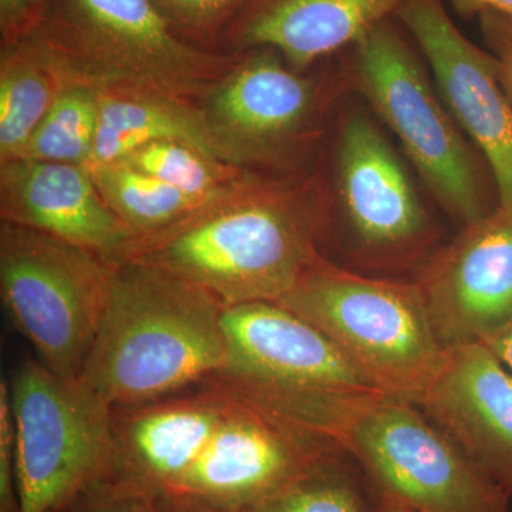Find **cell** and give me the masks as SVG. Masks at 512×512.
Masks as SVG:
<instances>
[{"instance_id": "cell-15", "label": "cell", "mask_w": 512, "mask_h": 512, "mask_svg": "<svg viewBox=\"0 0 512 512\" xmlns=\"http://www.w3.org/2000/svg\"><path fill=\"white\" fill-rule=\"evenodd\" d=\"M417 406L512 498V373L484 343L447 348Z\"/></svg>"}, {"instance_id": "cell-17", "label": "cell", "mask_w": 512, "mask_h": 512, "mask_svg": "<svg viewBox=\"0 0 512 512\" xmlns=\"http://www.w3.org/2000/svg\"><path fill=\"white\" fill-rule=\"evenodd\" d=\"M111 412L121 471L156 495L171 493L197 463L220 426L229 397L208 384Z\"/></svg>"}, {"instance_id": "cell-9", "label": "cell", "mask_w": 512, "mask_h": 512, "mask_svg": "<svg viewBox=\"0 0 512 512\" xmlns=\"http://www.w3.org/2000/svg\"><path fill=\"white\" fill-rule=\"evenodd\" d=\"M218 390L229 397L224 419L197 463L171 493L163 495L237 512L284 490L320 464L348 454L258 403Z\"/></svg>"}, {"instance_id": "cell-30", "label": "cell", "mask_w": 512, "mask_h": 512, "mask_svg": "<svg viewBox=\"0 0 512 512\" xmlns=\"http://www.w3.org/2000/svg\"><path fill=\"white\" fill-rule=\"evenodd\" d=\"M512 373V319L480 340Z\"/></svg>"}, {"instance_id": "cell-5", "label": "cell", "mask_w": 512, "mask_h": 512, "mask_svg": "<svg viewBox=\"0 0 512 512\" xmlns=\"http://www.w3.org/2000/svg\"><path fill=\"white\" fill-rule=\"evenodd\" d=\"M320 431L355 460L367 483L416 511L512 512L510 495L409 400L346 404Z\"/></svg>"}, {"instance_id": "cell-1", "label": "cell", "mask_w": 512, "mask_h": 512, "mask_svg": "<svg viewBox=\"0 0 512 512\" xmlns=\"http://www.w3.org/2000/svg\"><path fill=\"white\" fill-rule=\"evenodd\" d=\"M323 220L311 184L245 171L187 220L138 239L128 258L201 286L225 306L278 302L322 256L318 238Z\"/></svg>"}, {"instance_id": "cell-7", "label": "cell", "mask_w": 512, "mask_h": 512, "mask_svg": "<svg viewBox=\"0 0 512 512\" xmlns=\"http://www.w3.org/2000/svg\"><path fill=\"white\" fill-rule=\"evenodd\" d=\"M114 265L36 229L2 221L0 293L15 328L56 375L79 380Z\"/></svg>"}, {"instance_id": "cell-8", "label": "cell", "mask_w": 512, "mask_h": 512, "mask_svg": "<svg viewBox=\"0 0 512 512\" xmlns=\"http://www.w3.org/2000/svg\"><path fill=\"white\" fill-rule=\"evenodd\" d=\"M20 512H60L119 468L111 410L77 380L28 359L9 383Z\"/></svg>"}, {"instance_id": "cell-19", "label": "cell", "mask_w": 512, "mask_h": 512, "mask_svg": "<svg viewBox=\"0 0 512 512\" xmlns=\"http://www.w3.org/2000/svg\"><path fill=\"white\" fill-rule=\"evenodd\" d=\"M99 97V126L87 170L119 163L156 141L188 144L229 164L198 104L143 93L104 92Z\"/></svg>"}, {"instance_id": "cell-2", "label": "cell", "mask_w": 512, "mask_h": 512, "mask_svg": "<svg viewBox=\"0 0 512 512\" xmlns=\"http://www.w3.org/2000/svg\"><path fill=\"white\" fill-rule=\"evenodd\" d=\"M224 308L201 286L124 259L77 382L111 412L197 386L224 369Z\"/></svg>"}, {"instance_id": "cell-12", "label": "cell", "mask_w": 512, "mask_h": 512, "mask_svg": "<svg viewBox=\"0 0 512 512\" xmlns=\"http://www.w3.org/2000/svg\"><path fill=\"white\" fill-rule=\"evenodd\" d=\"M340 210L370 266L409 264L433 242L427 212L399 156L367 117L352 114L336 150Z\"/></svg>"}, {"instance_id": "cell-23", "label": "cell", "mask_w": 512, "mask_h": 512, "mask_svg": "<svg viewBox=\"0 0 512 512\" xmlns=\"http://www.w3.org/2000/svg\"><path fill=\"white\" fill-rule=\"evenodd\" d=\"M237 512H373L372 493L355 460L343 454Z\"/></svg>"}, {"instance_id": "cell-18", "label": "cell", "mask_w": 512, "mask_h": 512, "mask_svg": "<svg viewBox=\"0 0 512 512\" xmlns=\"http://www.w3.org/2000/svg\"><path fill=\"white\" fill-rule=\"evenodd\" d=\"M406 0H245L218 42L235 53L275 50L302 72L355 45Z\"/></svg>"}, {"instance_id": "cell-32", "label": "cell", "mask_w": 512, "mask_h": 512, "mask_svg": "<svg viewBox=\"0 0 512 512\" xmlns=\"http://www.w3.org/2000/svg\"><path fill=\"white\" fill-rule=\"evenodd\" d=\"M160 512H222L215 510L210 505L192 500V498L180 497V495H157Z\"/></svg>"}, {"instance_id": "cell-3", "label": "cell", "mask_w": 512, "mask_h": 512, "mask_svg": "<svg viewBox=\"0 0 512 512\" xmlns=\"http://www.w3.org/2000/svg\"><path fill=\"white\" fill-rule=\"evenodd\" d=\"M22 42L66 84L192 104L207 99L238 57L188 40L153 0H47Z\"/></svg>"}, {"instance_id": "cell-14", "label": "cell", "mask_w": 512, "mask_h": 512, "mask_svg": "<svg viewBox=\"0 0 512 512\" xmlns=\"http://www.w3.org/2000/svg\"><path fill=\"white\" fill-rule=\"evenodd\" d=\"M444 349L480 342L512 319V204L464 225L417 278Z\"/></svg>"}, {"instance_id": "cell-28", "label": "cell", "mask_w": 512, "mask_h": 512, "mask_svg": "<svg viewBox=\"0 0 512 512\" xmlns=\"http://www.w3.org/2000/svg\"><path fill=\"white\" fill-rule=\"evenodd\" d=\"M485 45L494 56L498 76L512 104V18L494 10L478 15Z\"/></svg>"}, {"instance_id": "cell-26", "label": "cell", "mask_w": 512, "mask_h": 512, "mask_svg": "<svg viewBox=\"0 0 512 512\" xmlns=\"http://www.w3.org/2000/svg\"><path fill=\"white\" fill-rule=\"evenodd\" d=\"M188 40L215 43L245 0H153Z\"/></svg>"}, {"instance_id": "cell-4", "label": "cell", "mask_w": 512, "mask_h": 512, "mask_svg": "<svg viewBox=\"0 0 512 512\" xmlns=\"http://www.w3.org/2000/svg\"><path fill=\"white\" fill-rule=\"evenodd\" d=\"M276 303L322 330L386 396L419 403L443 362L417 282L370 278L320 256Z\"/></svg>"}, {"instance_id": "cell-25", "label": "cell", "mask_w": 512, "mask_h": 512, "mask_svg": "<svg viewBox=\"0 0 512 512\" xmlns=\"http://www.w3.org/2000/svg\"><path fill=\"white\" fill-rule=\"evenodd\" d=\"M60 512H160L157 495L120 468L84 487Z\"/></svg>"}, {"instance_id": "cell-11", "label": "cell", "mask_w": 512, "mask_h": 512, "mask_svg": "<svg viewBox=\"0 0 512 512\" xmlns=\"http://www.w3.org/2000/svg\"><path fill=\"white\" fill-rule=\"evenodd\" d=\"M221 322L225 363L217 375L279 392L386 396L322 330L279 303L225 306Z\"/></svg>"}, {"instance_id": "cell-31", "label": "cell", "mask_w": 512, "mask_h": 512, "mask_svg": "<svg viewBox=\"0 0 512 512\" xmlns=\"http://www.w3.org/2000/svg\"><path fill=\"white\" fill-rule=\"evenodd\" d=\"M460 15H480L485 10H494L512 18V0H450Z\"/></svg>"}, {"instance_id": "cell-10", "label": "cell", "mask_w": 512, "mask_h": 512, "mask_svg": "<svg viewBox=\"0 0 512 512\" xmlns=\"http://www.w3.org/2000/svg\"><path fill=\"white\" fill-rule=\"evenodd\" d=\"M330 90L261 47L238 53L202 110L229 164H279L316 137Z\"/></svg>"}, {"instance_id": "cell-21", "label": "cell", "mask_w": 512, "mask_h": 512, "mask_svg": "<svg viewBox=\"0 0 512 512\" xmlns=\"http://www.w3.org/2000/svg\"><path fill=\"white\" fill-rule=\"evenodd\" d=\"M89 171L103 200L138 239L173 228L210 204L123 161Z\"/></svg>"}, {"instance_id": "cell-27", "label": "cell", "mask_w": 512, "mask_h": 512, "mask_svg": "<svg viewBox=\"0 0 512 512\" xmlns=\"http://www.w3.org/2000/svg\"><path fill=\"white\" fill-rule=\"evenodd\" d=\"M0 512H20L9 383L0 384Z\"/></svg>"}, {"instance_id": "cell-13", "label": "cell", "mask_w": 512, "mask_h": 512, "mask_svg": "<svg viewBox=\"0 0 512 512\" xmlns=\"http://www.w3.org/2000/svg\"><path fill=\"white\" fill-rule=\"evenodd\" d=\"M394 16L429 60L457 126L487 160L498 204H512V104L494 56L458 30L441 0H406Z\"/></svg>"}, {"instance_id": "cell-20", "label": "cell", "mask_w": 512, "mask_h": 512, "mask_svg": "<svg viewBox=\"0 0 512 512\" xmlns=\"http://www.w3.org/2000/svg\"><path fill=\"white\" fill-rule=\"evenodd\" d=\"M64 87L63 77L28 43L2 46L0 163L22 156L40 121Z\"/></svg>"}, {"instance_id": "cell-33", "label": "cell", "mask_w": 512, "mask_h": 512, "mask_svg": "<svg viewBox=\"0 0 512 512\" xmlns=\"http://www.w3.org/2000/svg\"><path fill=\"white\" fill-rule=\"evenodd\" d=\"M369 487L370 493H372L373 512H419L404 504L394 495L379 490V488L370 484Z\"/></svg>"}, {"instance_id": "cell-6", "label": "cell", "mask_w": 512, "mask_h": 512, "mask_svg": "<svg viewBox=\"0 0 512 512\" xmlns=\"http://www.w3.org/2000/svg\"><path fill=\"white\" fill-rule=\"evenodd\" d=\"M350 47V86L399 138L444 211L461 227L490 214L497 205H491L473 148L392 20H383Z\"/></svg>"}, {"instance_id": "cell-22", "label": "cell", "mask_w": 512, "mask_h": 512, "mask_svg": "<svg viewBox=\"0 0 512 512\" xmlns=\"http://www.w3.org/2000/svg\"><path fill=\"white\" fill-rule=\"evenodd\" d=\"M99 111L97 90L66 84L20 158L86 167L96 140Z\"/></svg>"}, {"instance_id": "cell-29", "label": "cell", "mask_w": 512, "mask_h": 512, "mask_svg": "<svg viewBox=\"0 0 512 512\" xmlns=\"http://www.w3.org/2000/svg\"><path fill=\"white\" fill-rule=\"evenodd\" d=\"M47 0H0V35L2 46L25 40L39 26Z\"/></svg>"}, {"instance_id": "cell-16", "label": "cell", "mask_w": 512, "mask_h": 512, "mask_svg": "<svg viewBox=\"0 0 512 512\" xmlns=\"http://www.w3.org/2000/svg\"><path fill=\"white\" fill-rule=\"evenodd\" d=\"M2 221L45 232L119 264L137 237L103 200L83 165L20 160L0 165Z\"/></svg>"}, {"instance_id": "cell-24", "label": "cell", "mask_w": 512, "mask_h": 512, "mask_svg": "<svg viewBox=\"0 0 512 512\" xmlns=\"http://www.w3.org/2000/svg\"><path fill=\"white\" fill-rule=\"evenodd\" d=\"M121 161L202 202L217 200L245 173L178 141L147 144Z\"/></svg>"}]
</instances>
